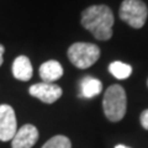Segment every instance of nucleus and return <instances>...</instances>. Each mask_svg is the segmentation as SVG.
Returning <instances> with one entry per match:
<instances>
[{
	"mask_svg": "<svg viewBox=\"0 0 148 148\" xmlns=\"http://www.w3.org/2000/svg\"><path fill=\"white\" fill-rule=\"evenodd\" d=\"M82 25L95 38L108 41L112 36L114 14L106 5H92L82 12Z\"/></svg>",
	"mask_w": 148,
	"mask_h": 148,
	"instance_id": "obj_1",
	"label": "nucleus"
},
{
	"mask_svg": "<svg viewBox=\"0 0 148 148\" xmlns=\"http://www.w3.org/2000/svg\"><path fill=\"white\" fill-rule=\"evenodd\" d=\"M103 108L105 116L110 121L117 122L123 119L127 109V98L125 89L121 85L115 84L108 88L104 95Z\"/></svg>",
	"mask_w": 148,
	"mask_h": 148,
	"instance_id": "obj_2",
	"label": "nucleus"
},
{
	"mask_svg": "<svg viewBox=\"0 0 148 148\" xmlns=\"http://www.w3.org/2000/svg\"><path fill=\"white\" fill-rule=\"evenodd\" d=\"M100 57V48L94 43L77 42L68 48V58L77 68L85 69L94 64Z\"/></svg>",
	"mask_w": 148,
	"mask_h": 148,
	"instance_id": "obj_3",
	"label": "nucleus"
},
{
	"mask_svg": "<svg viewBox=\"0 0 148 148\" xmlns=\"http://www.w3.org/2000/svg\"><path fill=\"white\" fill-rule=\"evenodd\" d=\"M148 16L147 5L142 0H123L120 8V17L133 29H141Z\"/></svg>",
	"mask_w": 148,
	"mask_h": 148,
	"instance_id": "obj_4",
	"label": "nucleus"
},
{
	"mask_svg": "<svg viewBox=\"0 0 148 148\" xmlns=\"http://www.w3.org/2000/svg\"><path fill=\"white\" fill-rule=\"evenodd\" d=\"M17 131L15 111L10 105H0V141H10Z\"/></svg>",
	"mask_w": 148,
	"mask_h": 148,
	"instance_id": "obj_5",
	"label": "nucleus"
},
{
	"mask_svg": "<svg viewBox=\"0 0 148 148\" xmlns=\"http://www.w3.org/2000/svg\"><path fill=\"white\" fill-rule=\"evenodd\" d=\"M29 92L46 104H52L62 96V88L53 83H38L30 86Z\"/></svg>",
	"mask_w": 148,
	"mask_h": 148,
	"instance_id": "obj_6",
	"label": "nucleus"
},
{
	"mask_svg": "<svg viewBox=\"0 0 148 148\" xmlns=\"http://www.w3.org/2000/svg\"><path fill=\"white\" fill-rule=\"evenodd\" d=\"M38 140V131L34 125H24L11 140L12 148H32Z\"/></svg>",
	"mask_w": 148,
	"mask_h": 148,
	"instance_id": "obj_7",
	"label": "nucleus"
},
{
	"mask_svg": "<svg viewBox=\"0 0 148 148\" xmlns=\"http://www.w3.org/2000/svg\"><path fill=\"white\" fill-rule=\"evenodd\" d=\"M32 64L26 56H18L12 63V74L17 80L27 82L32 78Z\"/></svg>",
	"mask_w": 148,
	"mask_h": 148,
	"instance_id": "obj_8",
	"label": "nucleus"
},
{
	"mask_svg": "<svg viewBox=\"0 0 148 148\" xmlns=\"http://www.w3.org/2000/svg\"><path fill=\"white\" fill-rule=\"evenodd\" d=\"M63 75V68L57 61H47L41 64L40 77L46 83H52Z\"/></svg>",
	"mask_w": 148,
	"mask_h": 148,
	"instance_id": "obj_9",
	"label": "nucleus"
},
{
	"mask_svg": "<svg viewBox=\"0 0 148 148\" xmlns=\"http://www.w3.org/2000/svg\"><path fill=\"white\" fill-rule=\"evenodd\" d=\"M103 90V83L92 77H85L80 82V95L83 98L90 99L99 95Z\"/></svg>",
	"mask_w": 148,
	"mask_h": 148,
	"instance_id": "obj_10",
	"label": "nucleus"
},
{
	"mask_svg": "<svg viewBox=\"0 0 148 148\" xmlns=\"http://www.w3.org/2000/svg\"><path fill=\"white\" fill-rule=\"evenodd\" d=\"M109 72L112 74L116 79H126V78L131 75L132 67L130 66V64L116 61V62H112L109 66Z\"/></svg>",
	"mask_w": 148,
	"mask_h": 148,
	"instance_id": "obj_11",
	"label": "nucleus"
},
{
	"mask_svg": "<svg viewBox=\"0 0 148 148\" xmlns=\"http://www.w3.org/2000/svg\"><path fill=\"white\" fill-rule=\"evenodd\" d=\"M42 148H72L71 140L63 135H57L42 146Z\"/></svg>",
	"mask_w": 148,
	"mask_h": 148,
	"instance_id": "obj_12",
	"label": "nucleus"
},
{
	"mask_svg": "<svg viewBox=\"0 0 148 148\" xmlns=\"http://www.w3.org/2000/svg\"><path fill=\"white\" fill-rule=\"evenodd\" d=\"M140 121H141L142 127H143V128H146V130H148V109L145 110V111H143V112L141 114Z\"/></svg>",
	"mask_w": 148,
	"mask_h": 148,
	"instance_id": "obj_13",
	"label": "nucleus"
},
{
	"mask_svg": "<svg viewBox=\"0 0 148 148\" xmlns=\"http://www.w3.org/2000/svg\"><path fill=\"white\" fill-rule=\"evenodd\" d=\"M4 52H5V48H4V46H3V45H0V66L3 64V61H4V58H3Z\"/></svg>",
	"mask_w": 148,
	"mask_h": 148,
	"instance_id": "obj_14",
	"label": "nucleus"
},
{
	"mask_svg": "<svg viewBox=\"0 0 148 148\" xmlns=\"http://www.w3.org/2000/svg\"><path fill=\"white\" fill-rule=\"evenodd\" d=\"M115 148H130V147H126V146H123V145H117Z\"/></svg>",
	"mask_w": 148,
	"mask_h": 148,
	"instance_id": "obj_15",
	"label": "nucleus"
},
{
	"mask_svg": "<svg viewBox=\"0 0 148 148\" xmlns=\"http://www.w3.org/2000/svg\"><path fill=\"white\" fill-rule=\"evenodd\" d=\"M147 85H148V80H147Z\"/></svg>",
	"mask_w": 148,
	"mask_h": 148,
	"instance_id": "obj_16",
	"label": "nucleus"
}]
</instances>
